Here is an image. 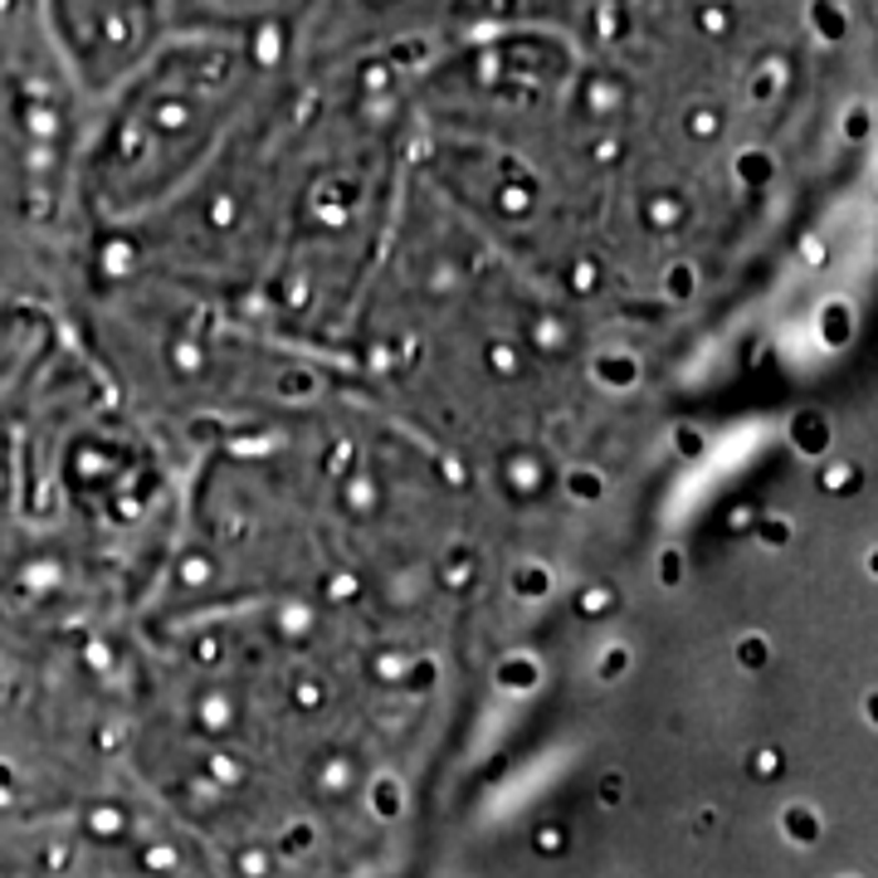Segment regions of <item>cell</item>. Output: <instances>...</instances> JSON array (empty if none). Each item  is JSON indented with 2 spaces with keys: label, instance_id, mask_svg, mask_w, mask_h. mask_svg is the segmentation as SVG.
Returning <instances> with one entry per match:
<instances>
[{
  "label": "cell",
  "instance_id": "1",
  "mask_svg": "<svg viewBox=\"0 0 878 878\" xmlns=\"http://www.w3.org/2000/svg\"><path fill=\"white\" fill-rule=\"evenodd\" d=\"M795 444H805V449H825V420H819V415L795 420Z\"/></svg>",
  "mask_w": 878,
  "mask_h": 878
},
{
  "label": "cell",
  "instance_id": "2",
  "mask_svg": "<svg viewBox=\"0 0 878 878\" xmlns=\"http://www.w3.org/2000/svg\"><path fill=\"white\" fill-rule=\"evenodd\" d=\"M737 171H742V181H766V171H771V161L766 157H757V151H747V157L742 161H737Z\"/></svg>",
  "mask_w": 878,
  "mask_h": 878
},
{
  "label": "cell",
  "instance_id": "3",
  "mask_svg": "<svg viewBox=\"0 0 878 878\" xmlns=\"http://www.w3.org/2000/svg\"><path fill=\"white\" fill-rule=\"evenodd\" d=\"M845 327H849V313L845 308H829L825 313V337H829V342H845Z\"/></svg>",
  "mask_w": 878,
  "mask_h": 878
},
{
  "label": "cell",
  "instance_id": "4",
  "mask_svg": "<svg viewBox=\"0 0 878 878\" xmlns=\"http://www.w3.org/2000/svg\"><path fill=\"white\" fill-rule=\"evenodd\" d=\"M786 829H791V835H801V839H811L815 835V815L811 811H791L786 815Z\"/></svg>",
  "mask_w": 878,
  "mask_h": 878
},
{
  "label": "cell",
  "instance_id": "5",
  "mask_svg": "<svg viewBox=\"0 0 878 878\" xmlns=\"http://www.w3.org/2000/svg\"><path fill=\"white\" fill-rule=\"evenodd\" d=\"M742 664H747V669L766 664V639H742Z\"/></svg>",
  "mask_w": 878,
  "mask_h": 878
},
{
  "label": "cell",
  "instance_id": "6",
  "mask_svg": "<svg viewBox=\"0 0 878 878\" xmlns=\"http://www.w3.org/2000/svg\"><path fill=\"white\" fill-rule=\"evenodd\" d=\"M815 20H819V30H825V34H845V15H839V10H825V6H819Z\"/></svg>",
  "mask_w": 878,
  "mask_h": 878
},
{
  "label": "cell",
  "instance_id": "7",
  "mask_svg": "<svg viewBox=\"0 0 878 878\" xmlns=\"http://www.w3.org/2000/svg\"><path fill=\"white\" fill-rule=\"evenodd\" d=\"M845 133H849V137H864V133H869V113L854 108V113L845 117Z\"/></svg>",
  "mask_w": 878,
  "mask_h": 878
},
{
  "label": "cell",
  "instance_id": "8",
  "mask_svg": "<svg viewBox=\"0 0 878 878\" xmlns=\"http://www.w3.org/2000/svg\"><path fill=\"white\" fill-rule=\"evenodd\" d=\"M766 542H786V522H766Z\"/></svg>",
  "mask_w": 878,
  "mask_h": 878
},
{
  "label": "cell",
  "instance_id": "9",
  "mask_svg": "<svg viewBox=\"0 0 878 878\" xmlns=\"http://www.w3.org/2000/svg\"><path fill=\"white\" fill-rule=\"evenodd\" d=\"M864 708H869V722L878 728V694H869V702H864Z\"/></svg>",
  "mask_w": 878,
  "mask_h": 878
},
{
  "label": "cell",
  "instance_id": "10",
  "mask_svg": "<svg viewBox=\"0 0 878 878\" xmlns=\"http://www.w3.org/2000/svg\"><path fill=\"white\" fill-rule=\"evenodd\" d=\"M869 571H874V576H878V552H869Z\"/></svg>",
  "mask_w": 878,
  "mask_h": 878
}]
</instances>
